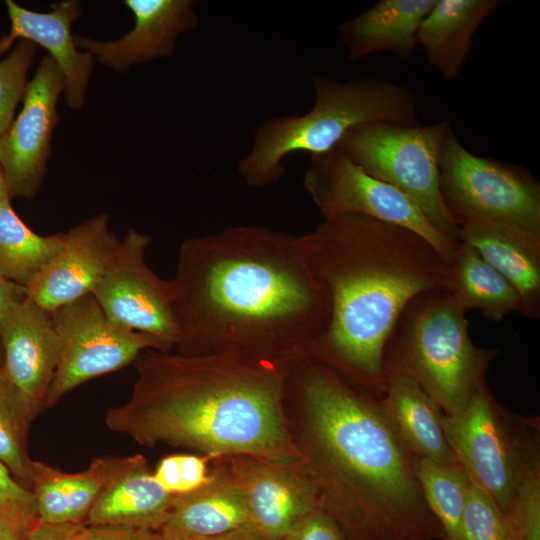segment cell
<instances>
[{
  "instance_id": "cell-16",
  "label": "cell",
  "mask_w": 540,
  "mask_h": 540,
  "mask_svg": "<svg viewBox=\"0 0 540 540\" xmlns=\"http://www.w3.org/2000/svg\"><path fill=\"white\" fill-rule=\"evenodd\" d=\"M63 234L60 252L25 287L26 296L48 313L92 294L120 241L107 214Z\"/></svg>"
},
{
  "instance_id": "cell-29",
  "label": "cell",
  "mask_w": 540,
  "mask_h": 540,
  "mask_svg": "<svg viewBox=\"0 0 540 540\" xmlns=\"http://www.w3.org/2000/svg\"><path fill=\"white\" fill-rule=\"evenodd\" d=\"M33 419L2 377L0 380V462L28 490L32 482L34 460L28 454L27 436Z\"/></svg>"
},
{
  "instance_id": "cell-42",
  "label": "cell",
  "mask_w": 540,
  "mask_h": 540,
  "mask_svg": "<svg viewBox=\"0 0 540 540\" xmlns=\"http://www.w3.org/2000/svg\"><path fill=\"white\" fill-rule=\"evenodd\" d=\"M3 367H4V353H3V348L0 342V380L3 376Z\"/></svg>"
},
{
  "instance_id": "cell-17",
  "label": "cell",
  "mask_w": 540,
  "mask_h": 540,
  "mask_svg": "<svg viewBox=\"0 0 540 540\" xmlns=\"http://www.w3.org/2000/svg\"><path fill=\"white\" fill-rule=\"evenodd\" d=\"M196 4L193 0H126L135 18L130 32L110 42L82 36H74V42L103 65L125 72L131 66L172 55L177 38L197 27Z\"/></svg>"
},
{
  "instance_id": "cell-22",
  "label": "cell",
  "mask_w": 540,
  "mask_h": 540,
  "mask_svg": "<svg viewBox=\"0 0 540 540\" xmlns=\"http://www.w3.org/2000/svg\"><path fill=\"white\" fill-rule=\"evenodd\" d=\"M436 0H379L342 22L338 33L351 62L380 52L408 61L417 46L416 33Z\"/></svg>"
},
{
  "instance_id": "cell-31",
  "label": "cell",
  "mask_w": 540,
  "mask_h": 540,
  "mask_svg": "<svg viewBox=\"0 0 540 540\" xmlns=\"http://www.w3.org/2000/svg\"><path fill=\"white\" fill-rule=\"evenodd\" d=\"M34 51V43L20 40L0 61V137L11 125L17 103L23 98Z\"/></svg>"
},
{
  "instance_id": "cell-37",
  "label": "cell",
  "mask_w": 540,
  "mask_h": 540,
  "mask_svg": "<svg viewBox=\"0 0 540 540\" xmlns=\"http://www.w3.org/2000/svg\"><path fill=\"white\" fill-rule=\"evenodd\" d=\"M86 524L36 523L26 540H77Z\"/></svg>"
},
{
  "instance_id": "cell-3",
  "label": "cell",
  "mask_w": 540,
  "mask_h": 540,
  "mask_svg": "<svg viewBox=\"0 0 540 540\" xmlns=\"http://www.w3.org/2000/svg\"><path fill=\"white\" fill-rule=\"evenodd\" d=\"M133 365L130 397L105 415L111 430L148 448L165 443L211 458L301 461L285 411L288 366L155 349L143 351Z\"/></svg>"
},
{
  "instance_id": "cell-20",
  "label": "cell",
  "mask_w": 540,
  "mask_h": 540,
  "mask_svg": "<svg viewBox=\"0 0 540 540\" xmlns=\"http://www.w3.org/2000/svg\"><path fill=\"white\" fill-rule=\"evenodd\" d=\"M460 241L472 246L517 290L520 313L528 319L540 317V236L519 228L487 220L459 225Z\"/></svg>"
},
{
  "instance_id": "cell-23",
  "label": "cell",
  "mask_w": 540,
  "mask_h": 540,
  "mask_svg": "<svg viewBox=\"0 0 540 540\" xmlns=\"http://www.w3.org/2000/svg\"><path fill=\"white\" fill-rule=\"evenodd\" d=\"M502 4V0H436L416 33L428 64L445 80L456 79L476 31Z\"/></svg>"
},
{
  "instance_id": "cell-33",
  "label": "cell",
  "mask_w": 540,
  "mask_h": 540,
  "mask_svg": "<svg viewBox=\"0 0 540 540\" xmlns=\"http://www.w3.org/2000/svg\"><path fill=\"white\" fill-rule=\"evenodd\" d=\"M505 517L513 540H540V472L523 483Z\"/></svg>"
},
{
  "instance_id": "cell-6",
  "label": "cell",
  "mask_w": 540,
  "mask_h": 540,
  "mask_svg": "<svg viewBox=\"0 0 540 540\" xmlns=\"http://www.w3.org/2000/svg\"><path fill=\"white\" fill-rule=\"evenodd\" d=\"M497 350L476 346L466 310L449 289L414 297L403 309L384 350V371L412 378L444 415L462 412L480 387Z\"/></svg>"
},
{
  "instance_id": "cell-18",
  "label": "cell",
  "mask_w": 540,
  "mask_h": 540,
  "mask_svg": "<svg viewBox=\"0 0 540 540\" xmlns=\"http://www.w3.org/2000/svg\"><path fill=\"white\" fill-rule=\"evenodd\" d=\"M5 3L11 29L0 40V56L16 39L41 45L49 51V56L64 76L67 104L73 109H81L93 67V56L89 52H79L71 34V24L82 13L79 2L62 1L50 12L31 11L12 0Z\"/></svg>"
},
{
  "instance_id": "cell-35",
  "label": "cell",
  "mask_w": 540,
  "mask_h": 540,
  "mask_svg": "<svg viewBox=\"0 0 540 540\" xmlns=\"http://www.w3.org/2000/svg\"><path fill=\"white\" fill-rule=\"evenodd\" d=\"M0 513L22 515L38 521L32 492L22 486L1 462Z\"/></svg>"
},
{
  "instance_id": "cell-5",
  "label": "cell",
  "mask_w": 540,
  "mask_h": 540,
  "mask_svg": "<svg viewBox=\"0 0 540 540\" xmlns=\"http://www.w3.org/2000/svg\"><path fill=\"white\" fill-rule=\"evenodd\" d=\"M312 84L315 101L308 112L270 117L256 128L249 152L238 163L247 185L260 188L278 182L286 156L328 152L355 126L420 124L416 95L406 86L375 77L338 81L322 75H314Z\"/></svg>"
},
{
  "instance_id": "cell-40",
  "label": "cell",
  "mask_w": 540,
  "mask_h": 540,
  "mask_svg": "<svg viewBox=\"0 0 540 540\" xmlns=\"http://www.w3.org/2000/svg\"><path fill=\"white\" fill-rule=\"evenodd\" d=\"M162 535V534H161ZM163 540H265L249 528L234 530L225 534L201 538H164Z\"/></svg>"
},
{
  "instance_id": "cell-27",
  "label": "cell",
  "mask_w": 540,
  "mask_h": 540,
  "mask_svg": "<svg viewBox=\"0 0 540 540\" xmlns=\"http://www.w3.org/2000/svg\"><path fill=\"white\" fill-rule=\"evenodd\" d=\"M64 234L39 235L13 210L10 197L0 201V275L26 287L60 252Z\"/></svg>"
},
{
  "instance_id": "cell-28",
  "label": "cell",
  "mask_w": 540,
  "mask_h": 540,
  "mask_svg": "<svg viewBox=\"0 0 540 540\" xmlns=\"http://www.w3.org/2000/svg\"><path fill=\"white\" fill-rule=\"evenodd\" d=\"M413 465L424 499L442 530L441 540H463L462 519L470 483L458 464L414 458Z\"/></svg>"
},
{
  "instance_id": "cell-7",
  "label": "cell",
  "mask_w": 540,
  "mask_h": 540,
  "mask_svg": "<svg viewBox=\"0 0 540 540\" xmlns=\"http://www.w3.org/2000/svg\"><path fill=\"white\" fill-rule=\"evenodd\" d=\"M442 425L457 464L505 515L523 483L540 472L536 420L499 404L486 382L462 412L443 414Z\"/></svg>"
},
{
  "instance_id": "cell-38",
  "label": "cell",
  "mask_w": 540,
  "mask_h": 540,
  "mask_svg": "<svg viewBox=\"0 0 540 540\" xmlns=\"http://www.w3.org/2000/svg\"><path fill=\"white\" fill-rule=\"evenodd\" d=\"M37 520L9 513H0V540H26Z\"/></svg>"
},
{
  "instance_id": "cell-30",
  "label": "cell",
  "mask_w": 540,
  "mask_h": 540,
  "mask_svg": "<svg viewBox=\"0 0 540 540\" xmlns=\"http://www.w3.org/2000/svg\"><path fill=\"white\" fill-rule=\"evenodd\" d=\"M463 540H513L505 515L493 499L470 481L462 519Z\"/></svg>"
},
{
  "instance_id": "cell-39",
  "label": "cell",
  "mask_w": 540,
  "mask_h": 540,
  "mask_svg": "<svg viewBox=\"0 0 540 540\" xmlns=\"http://www.w3.org/2000/svg\"><path fill=\"white\" fill-rule=\"evenodd\" d=\"M25 296L24 287L0 275V324L12 307Z\"/></svg>"
},
{
  "instance_id": "cell-11",
  "label": "cell",
  "mask_w": 540,
  "mask_h": 540,
  "mask_svg": "<svg viewBox=\"0 0 540 540\" xmlns=\"http://www.w3.org/2000/svg\"><path fill=\"white\" fill-rule=\"evenodd\" d=\"M49 314L61 341V354L45 409L81 384L133 364L143 351L159 350L149 335L112 321L92 294Z\"/></svg>"
},
{
  "instance_id": "cell-32",
  "label": "cell",
  "mask_w": 540,
  "mask_h": 540,
  "mask_svg": "<svg viewBox=\"0 0 540 540\" xmlns=\"http://www.w3.org/2000/svg\"><path fill=\"white\" fill-rule=\"evenodd\" d=\"M212 459L206 455L172 454L160 460L153 476L167 493L187 494L208 481Z\"/></svg>"
},
{
  "instance_id": "cell-34",
  "label": "cell",
  "mask_w": 540,
  "mask_h": 540,
  "mask_svg": "<svg viewBox=\"0 0 540 540\" xmlns=\"http://www.w3.org/2000/svg\"><path fill=\"white\" fill-rule=\"evenodd\" d=\"M281 540H348L334 519L316 507L299 519Z\"/></svg>"
},
{
  "instance_id": "cell-21",
  "label": "cell",
  "mask_w": 540,
  "mask_h": 540,
  "mask_svg": "<svg viewBox=\"0 0 540 540\" xmlns=\"http://www.w3.org/2000/svg\"><path fill=\"white\" fill-rule=\"evenodd\" d=\"M250 528L243 497L226 457L210 463L208 481L193 492L175 496L159 530L164 538H201Z\"/></svg>"
},
{
  "instance_id": "cell-41",
  "label": "cell",
  "mask_w": 540,
  "mask_h": 540,
  "mask_svg": "<svg viewBox=\"0 0 540 540\" xmlns=\"http://www.w3.org/2000/svg\"><path fill=\"white\" fill-rule=\"evenodd\" d=\"M8 197L10 196H9L6 180H5L3 171L0 167V201Z\"/></svg>"
},
{
  "instance_id": "cell-10",
  "label": "cell",
  "mask_w": 540,
  "mask_h": 540,
  "mask_svg": "<svg viewBox=\"0 0 540 540\" xmlns=\"http://www.w3.org/2000/svg\"><path fill=\"white\" fill-rule=\"evenodd\" d=\"M303 185L324 219L357 214L406 228L427 240L448 263L461 245L441 233L409 197L368 175L338 148L311 155Z\"/></svg>"
},
{
  "instance_id": "cell-4",
  "label": "cell",
  "mask_w": 540,
  "mask_h": 540,
  "mask_svg": "<svg viewBox=\"0 0 540 540\" xmlns=\"http://www.w3.org/2000/svg\"><path fill=\"white\" fill-rule=\"evenodd\" d=\"M304 236L331 301L328 326L304 355L381 396L384 350L398 317L417 295L450 289V265L420 235L363 215L324 219Z\"/></svg>"
},
{
  "instance_id": "cell-14",
  "label": "cell",
  "mask_w": 540,
  "mask_h": 540,
  "mask_svg": "<svg viewBox=\"0 0 540 540\" xmlns=\"http://www.w3.org/2000/svg\"><path fill=\"white\" fill-rule=\"evenodd\" d=\"M250 528L265 540H281L318 507L316 486L302 461L278 462L254 455L226 457Z\"/></svg>"
},
{
  "instance_id": "cell-25",
  "label": "cell",
  "mask_w": 540,
  "mask_h": 540,
  "mask_svg": "<svg viewBox=\"0 0 540 540\" xmlns=\"http://www.w3.org/2000/svg\"><path fill=\"white\" fill-rule=\"evenodd\" d=\"M116 459L93 458L88 468L78 473H66L34 461L30 491L35 500L38 522L86 524Z\"/></svg>"
},
{
  "instance_id": "cell-36",
  "label": "cell",
  "mask_w": 540,
  "mask_h": 540,
  "mask_svg": "<svg viewBox=\"0 0 540 540\" xmlns=\"http://www.w3.org/2000/svg\"><path fill=\"white\" fill-rule=\"evenodd\" d=\"M77 540H163L159 531L118 525H86Z\"/></svg>"
},
{
  "instance_id": "cell-12",
  "label": "cell",
  "mask_w": 540,
  "mask_h": 540,
  "mask_svg": "<svg viewBox=\"0 0 540 540\" xmlns=\"http://www.w3.org/2000/svg\"><path fill=\"white\" fill-rule=\"evenodd\" d=\"M151 241L150 235L129 229L92 295L112 321L149 335L159 351L170 352L178 338L174 287L145 261Z\"/></svg>"
},
{
  "instance_id": "cell-8",
  "label": "cell",
  "mask_w": 540,
  "mask_h": 540,
  "mask_svg": "<svg viewBox=\"0 0 540 540\" xmlns=\"http://www.w3.org/2000/svg\"><path fill=\"white\" fill-rule=\"evenodd\" d=\"M448 121L402 126L367 123L353 127L337 147L368 175L415 202L444 235L460 241V227L439 187V155Z\"/></svg>"
},
{
  "instance_id": "cell-15",
  "label": "cell",
  "mask_w": 540,
  "mask_h": 540,
  "mask_svg": "<svg viewBox=\"0 0 540 540\" xmlns=\"http://www.w3.org/2000/svg\"><path fill=\"white\" fill-rule=\"evenodd\" d=\"M3 379L35 418L56 372L61 341L51 315L25 296L0 324Z\"/></svg>"
},
{
  "instance_id": "cell-19",
  "label": "cell",
  "mask_w": 540,
  "mask_h": 540,
  "mask_svg": "<svg viewBox=\"0 0 540 540\" xmlns=\"http://www.w3.org/2000/svg\"><path fill=\"white\" fill-rule=\"evenodd\" d=\"M175 496L155 480L144 456L117 457L86 525H118L159 531Z\"/></svg>"
},
{
  "instance_id": "cell-13",
  "label": "cell",
  "mask_w": 540,
  "mask_h": 540,
  "mask_svg": "<svg viewBox=\"0 0 540 540\" xmlns=\"http://www.w3.org/2000/svg\"><path fill=\"white\" fill-rule=\"evenodd\" d=\"M64 89L58 65L45 56L26 84L19 116L0 137V167L10 198H31L41 185L58 122L56 104Z\"/></svg>"
},
{
  "instance_id": "cell-9",
  "label": "cell",
  "mask_w": 540,
  "mask_h": 540,
  "mask_svg": "<svg viewBox=\"0 0 540 540\" xmlns=\"http://www.w3.org/2000/svg\"><path fill=\"white\" fill-rule=\"evenodd\" d=\"M442 199L460 225L487 220L540 236V184L519 165L470 152L450 127L439 155Z\"/></svg>"
},
{
  "instance_id": "cell-1",
  "label": "cell",
  "mask_w": 540,
  "mask_h": 540,
  "mask_svg": "<svg viewBox=\"0 0 540 540\" xmlns=\"http://www.w3.org/2000/svg\"><path fill=\"white\" fill-rule=\"evenodd\" d=\"M172 280L176 353L286 368L326 330L330 296L305 236L244 225L186 239Z\"/></svg>"
},
{
  "instance_id": "cell-2",
  "label": "cell",
  "mask_w": 540,
  "mask_h": 540,
  "mask_svg": "<svg viewBox=\"0 0 540 540\" xmlns=\"http://www.w3.org/2000/svg\"><path fill=\"white\" fill-rule=\"evenodd\" d=\"M284 403L318 507L348 540L442 539L381 396L301 355L288 364Z\"/></svg>"
},
{
  "instance_id": "cell-24",
  "label": "cell",
  "mask_w": 540,
  "mask_h": 540,
  "mask_svg": "<svg viewBox=\"0 0 540 540\" xmlns=\"http://www.w3.org/2000/svg\"><path fill=\"white\" fill-rule=\"evenodd\" d=\"M381 401L413 459L457 464L444 434L443 412L412 378L396 370L386 371Z\"/></svg>"
},
{
  "instance_id": "cell-26",
  "label": "cell",
  "mask_w": 540,
  "mask_h": 540,
  "mask_svg": "<svg viewBox=\"0 0 540 540\" xmlns=\"http://www.w3.org/2000/svg\"><path fill=\"white\" fill-rule=\"evenodd\" d=\"M451 268L450 292L467 311L476 309L491 321L503 320L521 310V299L515 287L488 264L470 245L461 242Z\"/></svg>"
}]
</instances>
